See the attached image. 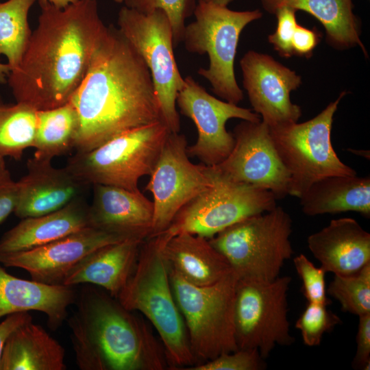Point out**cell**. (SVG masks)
Segmentation results:
<instances>
[{"instance_id": "cell-18", "label": "cell", "mask_w": 370, "mask_h": 370, "mask_svg": "<svg viewBox=\"0 0 370 370\" xmlns=\"http://www.w3.org/2000/svg\"><path fill=\"white\" fill-rule=\"evenodd\" d=\"M153 217V201L140 191L93 185L92 202L88 207L89 226L123 239L145 241L151 235Z\"/></svg>"}, {"instance_id": "cell-11", "label": "cell", "mask_w": 370, "mask_h": 370, "mask_svg": "<svg viewBox=\"0 0 370 370\" xmlns=\"http://www.w3.org/2000/svg\"><path fill=\"white\" fill-rule=\"evenodd\" d=\"M212 184L184 206L163 232H187L210 238L235 223L273 209L276 198L263 188L234 181L208 166Z\"/></svg>"}, {"instance_id": "cell-13", "label": "cell", "mask_w": 370, "mask_h": 370, "mask_svg": "<svg viewBox=\"0 0 370 370\" xmlns=\"http://www.w3.org/2000/svg\"><path fill=\"white\" fill-rule=\"evenodd\" d=\"M186 136L170 132L145 189L153 195L151 235L164 232L178 211L213 183L208 166L192 163Z\"/></svg>"}, {"instance_id": "cell-12", "label": "cell", "mask_w": 370, "mask_h": 370, "mask_svg": "<svg viewBox=\"0 0 370 370\" xmlns=\"http://www.w3.org/2000/svg\"><path fill=\"white\" fill-rule=\"evenodd\" d=\"M291 282L289 276L271 282L238 277L234 324L238 349H256L265 359L276 345L293 343L288 319Z\"/></svg>"}, {"instance_id": "cell-2", "label": "cell", "mask_w": 370, "mask_h": 370, "mask_svg": "<svg viewBox=\"0 0 370 370\" xmlns=\"http://www.w3.org/2000/svg\"><path fill=\"white\" fill-rule=\"evenodd\" d=\"M38 4V25L7 81L16 102L42 110L69 101L108 27L97 0H77L63 8L45 0Z\"/></svg>"}, {"instance_id": "cell-31", "label": "cell", "mask_w": 370, "mask_h": 370, "mask_svg": "<svg viewBox=\"0 0 370 370\" xmlns=\"http://www.w3.org/2000/svg\"><path fill=\"white\" fill-rule=\"evenodd\" d=\"M327 292L345 312L358 317L370 313V263L352 274H334Z\"/></svg>"}, {"instance_id": "cell-32", "label": "cell", "mask_w": 370, "mask_h": 370, "mask_svg": "<svg viewBox=\"0 0 370 370\" xmlns=\"http://www.w3.org/2000/svg\"><path fill=\"white\" fill-rule=\"evenodd\" d=\"M125 6L144 14L162 10L171 23L174 47L183 39L185 21L193 14L195 0H123Z\"/></svg>"}, {"instance_id": "cell-16", "label": "cell", "mask_w": 370, "mask_h": 370, "mask_svg": "<svg viewBox=\"0 0 370 370\" xmlns=\"http://www.w3.org/2000/svg\"><path fill=\"white\" fill-rule=\"evenodd\" d=\"M240 66L250 103L264 123L273 127L297 122L301 109L290 97L301 83L295 71L272 56L253 50L245 53Z\"/></svg>"}, {"instance_id": "cell-14", "label": "cell", "mask_w": 370, "mask_h": 370, "mask_svg": "<svg viewBox=\"0 0 370 370\" xmlns=\"http://www.w3.org/2000/svg\"><path fill=\"white\" fill-rule=\"evenodd\" d=\"M176 106L182 114L193 121L197 130V141L187 147L188 156L197 158L206 166L221 163L234 147V136L225 127L229 119L261 121L260 116L250 109L211 95L192 76L184 78V85L177 95Z\"/></svg>"}, {"instance_id": "cell-21", "label": "cell", "mask_w": 370, "mask_h": 370, "mask_svg": "<svg viewBox=\"0 0 370 370\" xmlns=\"http://www.w3.org/2000/svg\"><path fill=\"white\" fill-rule=\"evenodd\" d=\"M77 295L74 286L19 278L0 266V319L16 312L38 311L46 315L49 328L55 331L66 320L68 308L75 303Z\"/></svg>"}, {"instance_id": "cell-38", "label": "cell", "mask_w": 370, "mask_h": 370, "mask_svg": "<svg viewBox=\"0 0 370 370\" xmlns=\"http://www.w3.org/2000/svg\"><path fill=\"white\" fill-rule=\"evenodd\" d=\"M356 352L352 361L355 369L369 370L370 365V313L359 316Z\"/></svg>"}, {"instance_id": "cell-26", "label": "cell", "mask_w": 370, "mask_h": 370, "mask_svg": "<svg viewBox=\"0 0 370 370\" xmlns=\"http://www.w3.org/2000/svg\"><path fill=\"white\" fill-rule=\"evenodd\" d=\"M308 216L356 212L370 217V177L335 175L317 181L299 198Z\"/></svg>"}, {"instance_id": "cell-33", "label": "cell", "mask_w": 370, "mask_h": 370, "mask_svg": "<svg viewBox=\"0 0 370 370\" xmlns=\"http://www.w3.org/2000/svg\"><path fill=\"white\" fill-rule=\"evenodd\" d=\"M326 306L321 304L308 302L304 310L296 321L295 326L300 331L306 345H319L323 334L341 322L340 317Z\"/></svg>"}, {"instance_id": "cell-36", "label": "cell", "mask_w": 370, "mask_h": 370, "mask_svg": "<svg viewBox=\"0 0 370 370\" xmlns=\"http://www.w3.org/2000/svg\"><path fill=\"white\" fill-rule=\"evenodd\" d=\"M296 11L291 7L284 5L276 9L273 13L277 17V27L273 34L268 36V41L278 53L284 58H289L293 55L292 39L298 24Z\"/></svg>"}, {"instance_id": "cell-42", "label": "cell", "mask_w": 370, "mask_h": 370, "mask_svg": "<svg viewBox=\"0 0 370 370\" xmlns=\"http://www.w3.org/2000/svg\"><path fill=\"white\" fill-rule=\"evenodd\" d=\"M49 1L52 5L63 8L67 5H69L71 3L76 2L77 0H45Z\"/></svg>"}, {"instance_id": "cell-17", "label": "cell", "mask_w": 370, "mask_h": 370, "mask_svg": "<svg viewBox=\"0 0 370 370\" xmlns=\"http://www.w3.org/2000/svg\"><path fill=\"white\" fill-rule=\"evenodd\" d=\"M123 240L88 226L36 248L0 254V262L26 271L33 280L62 285L69 272L86 256L102 246Z\"/></svg>"}, {"instance_id": "cell-9", "label": "cell", "mask_w": 370, "mask_h": 370, "mask_svg": "<svg viewBox=\"0 0 370 370\" xmlns=\"http://www.w3.org/2000/svg\"><path fill=\"white\" fill-rule=\"evenodd\" d=\"M346 94L343 91L307 121L269 127L274 147L289 174V195L299 198L312 184L327 177L357 175L340 160L331 143L334 116Z\"/></svg>"}, {"instance_id": "cell-41", "label": "cell", "mask_w": 370, "mask_h": 370, "mask_svg": "<svg viewBox=\"0 0 370 370\" xmlns=\"http://www.w3.org/2000/svg\"><path fill=\"white\" fill-rule=\"evenodd\" d=\"M11 72V67L8 64L0 62V84H5Z\"/></svg>"}, {"instance_id": "cell-4", "label": "cell", "mask_w": 370, "mask_h": 370, "mask_svg": "<svg viewBox=\"0 0 370 370\" xmlns=\"http://www.w3.org/2000/svg\"><path fill=\"white\" fill-rule=\"evenodd\" d=\"M162 244L161 234L141 243L134 269L116 299L127 309L139 312L149 320L161 339L169 369L180 370L195 365L196 361L173 293Z\"/></svg>"}, {"instance_id": "cell-40", "label": "cell", "mask_w": 370, "mask_h": 370, "mask_svg": "<svg viewBox=\"0 0 370 370\" xmlns=\"http://www.w3.org/2000/svg\"><path fill=\"white\" fill-rule=\"evenodd\" d=\"M32 321L29 312H16L6 316L0 323V362L3 349L9 336L18 327Z\"/></svg>"}, {"instance_id": "cell-10", "label": "cell", "mask_w": 370, "mask_h": 370, "mask_svg": "<svg viewBox=\"0 0 370 370\" xmlns=\"http://www.w3.org/2000/svg\"><path fill=\"white\" fill-rule=\"evenodd\" d=\"M117 24L150 71L162 121L170 132H180L176 97L184 85V78L175 58L169 18L162 10L144 14L123 6L119 12Z\"/></svg>"}, {"instance_id": "cell-24", "label": "cell", "mask_w": 370, "mask_h": 370, "mask_svg": "<svg viewBox=\"0 0 370 370\" xmlns=\"http://www.w3.org/2000/svg\"><path fill=\"white\" fill-rule=\"evenodd\" d=\"M88 207L79 197L56 211L22 219L0 238V254L36 248L89 226Z\"/></svg>"}, {"instance_id": "cell-3", "label": "cell", "mask_w": 370, "mask_h": 370, "mask_svg": "<svg viewBox=\"0 0 370 370\" xmlns=\"http://www.w3.org/2000/svg\"><path fill=\"white\" fill-rule=\"evenodd\" d=\"M66 319L81 370H164L160 345L144 319L106 291L85 284Z\"/></svg>"}, {"instance_id": "cell-34", "label": "cell", "mask_w": 370, "mask_h": 370, "mask_svg": "<svg viewBox=\"0 0 370 370\" xmlns=\"http://www.w3.org/2000/svg\"><path fill=\"white\" fill-rule=\"evenodd\" d=\"M295 270L302 281L301 292L308 302L328 306L331 301L327 297L325 286L326 271L317 267L304 254L293 258Z\"/></svg>"}, {"instance_id": "cell-39", "label": "cell", "mask_w": 370, "mask_h": 370, "mask_svg": "<svg viewBox=\"0 0 370 370\" xmlns=\"http://www.w3.org/2000/svg\"><path fill=\"white\" fill-rule=\"evenodd\" d=\"M320 41V34L316 29H310L297 24L292 39L293 55L308 58Z\"/></svg>"}, {"instance_id": "cell-43", "label": "cell", "mask_w": 370, "mask_h": 370, "mask_svg": "<svg viewBox=\"0 0 370 370\" xmlns=\"http://www.w3.org/2000/svg\"><path fill=\"white\" fill-rule=\"evenodd\" d=\"M206 2H212L223 6H227L234 0H198Z\"/></svg>"}, {"instance_id": "cell-29", "label": "cell", "mask_w": 370, "mask_h": 370, "mask_svg": "<svg viewBox=\"0 0 370 370\" xmlns=\"http://www.w3.org/2000/svg\"><path fill=\"white\" fill-rule=\"evenodd\" d=\"M37 111L21 102L6 104L0 100V159L19 160L33 147Z\"/></svg>"}, {"instance_id": "cell-8", "label": "cell", "mask_w": 370, "mask_h": 370, "mask_svg": "<svg viewBox=\"0 0 370 370\" xmlns=\"http://www.w3.org/2000/svg\"><path fill=\"white\" fill-rule=\"evenodd\" d=\"M195 20L185 26L183 39L190 53L208 54V69L198 74L208 80L213 92L224 101L238 104L243 99L234 73V60L240 35L252 21L260 19V10L234 11L227 6L198 1Z\"/></svg>"}, {"instance_id": "cell-22", "label": "cell", "mask_w": 370, "mask_h": 370, "mask_svg": "<svg viewBox=\"0 0 370 370\" xmlns=\"http://www.w3.org/2000/svg\"><path fill=\"white\" fill-rule=\"evenodd\" d=\"M143 241L125 239L92 251L69 272L62 285L98 286L116 299L134 269Z\"/></svg>"}, {"instance_id": "cell-37", "label": "cell", "mask_w": 370, "mask_h": 370, "mask_svg": "<svg viewBox=\"0 0 370 370\" xmlns=\"http://www.w3.org/2000/svg\"><path fill=\"white\" fill-rule=\"evenodd\" d=\"M17 192V183L12 178L5 159H0V224L14 212Z\"/></svg>"}, {"instance_id": "cell-44", "label": "cell", "mask_w": 370, "mask_h": 370, "mask_svg": "<svg viewBox=\"0 0 370 370\" xmlns=\"http://www.w3.org/2000/svg\"><path fill=\"white\" fill-rule=\"evenodd\" d=\"M348 150L353 153L369 159V151L364 150H354L352 149H349Z\"/></svg>"}, {"instance_id": "cell-15", "label": "cell", "mask_w": 370, "mask_h": 370, "mask_svg": "<svg viewBox=\"0 0 370 370\" xmlns=\"http://www.w3.org/2000/svg\"><path fill=\"white\" fill-rule=\"evenodd\" d=\"M232 135L231 152L214 166L234 181L271 192L276 199L289 195V174L274 147L269 127L262 121L243 120Z\"/></svg>"}, {"instance_id": "cell-30", "label": "cell", "mask_w": 370, "mask_h": 370, "mask_svg": "<svg viewBox=\"0 0 370 370\" xmlns=\"http://www.w3.org/2000/svg\"><path fill=\"white\" fill-rule=\"evenodd\" d=\"M35 0L0 1V54L8 60L11 71L20 64L32 31L28 14Z\"/></svg>"}, {"instance_id": "cell-45", "label": "cell", "mask_w": 370, "mask_h": 370, "mask_svg": "<svg viewBox=\"0 0 370 370\" xmlns=\"http://www.w3.org/2000/svg\"><path fill=\"white\" fill-rule=\"evenodd\" d=\"M112 1L117 3H123V0H112Z\"/></svg>"}, {"instance_id": "cell-35", "label": "cell", "mask_w": 370, "mask_h": 370, "mask_svg": "<svg viewBox=\"0 0 370 370\" xmlns=\"http://www.w3.org/2000/svg\"><path fill=\"white\" fill-rule=\"evenodd\" d=\"M256 349H238L184 370H260L266 367Z\"/></svg>"}, {"instance_id": "cell-27", "label": "cell", "mask_w": 370, "mask_h": 370, "mask_svg": "<svg viewBox=\"0 0 370 370\" xmlns=\"http://www.w3.org/2000/svg\"><path fill=\"white\" fill-rule=\"evenodd\" d=\"M261 3L271 14L284 5L304 11L322 24L326 40L332 47L345 50L358 46L367 56L360 38V23L354 13L352 0H261Z\"/></svg>"}, {"instance_id": "cell-7", "label": "cell", "mask_w": 370, "mask_h": 370, "mask_svg": "<svg viewBox=\"0 0 370 370\" xmlns=\"http://www.w3.org/2000/svg\"><path fill=\"white\" fill-rule=\"evenodd\" d=\"M170 133L162 121L125 132L85 152H76L65 167L86 185L102 184L140 191Z\"/></svg>"}, {"instance_id": "cell-28", "label": "cell", "mask_w": 370, "mask_h": 370, "mask_svg": "<svg viewBox=\"0 0 370 370\" xmlns=\"http://www.w3.org/2000/svg\"><path fill=\"white\" fill-rule=\"evenodd\" d=\"M79 119L71 101L58 108L37 111L34 157L49 160L74 148Z\"/></svg>"}, {"instance_id": "cell-19", "label": "cell", "mask_w": 370, "mask_h": 370, "mask_svg": "<svg viewBox=\"0 0 370 370\" xmlns=\"http://www.w3.org/2000/svg\"><path fill=\"white\" fill-rule=\"evenodd\" d=\"M27 173L17 183L14 213L21 219L46 214L79 197L86 186L65 166L57 168L51 160L33 156L27 162Z\"/></svg>"}, {"instance_id": "cell-25", "label": "cell", "mask_w": 370, "mask_h": 370, "mask_svg": "<svg viewBox=\"0 0 370 370\" xmlns=\"http://www.w3.org/2000/svg\"><path fill=\"white\" fill-rule=\"evenodd\" d=\"M65 349L40 325L29 321L4 345L0 370H65Z\"/></svg>"}, {"instance_id": "cell-5", "label": "cell", "mask_w": 370, "mask_h": 370, "mask_svg": "<svg viewBox=\"0 0 370 370\" xmlns=\"http://www.w3.org/2000/svg\"><path fill=\"white\" fill-rule=\"evenodd\" d=\"M293 221L281 206L245 218L208 238L238 278L271 282L293 254Z\"/></svg>"}, {"instance_id": "cell-23", "label": "cell", "mask_w": 370, "mask_h": 370, "mask_svg": "<svg viewBox=\"0 0 370 370\" xmlns=\"http://www.w3.org/2000/svg\"><path fill=\"white\" fill-rule=\"evenodd\" d=\"M160 234L162 253L168 266L195 286L212 285L233 271L207 238L187 232L173 236L164 232Z\"/></svg>"}, {"instance_id": "cell-6", "label": "cell", "mask_w": 370, "mask_h": 370, "mask_svg": "<svg viewBox=\"0 0 370 370\" xmlns=\"http://www.w3.org/2000/svg\"><path fill=\"white\" fill-rule=\"evenodd\" d=\"M169 270L195 365L237 350L234 324L236 272L232 271L212 285L199 286L186 282L169 267Z\"/></svg>"}, {"instance_id": "cell-1", "label": "cell", "mask_w": 370, "mask_h": 370, "mask_svg": "<svg viewBox=\"0 0 370 370\" xmlns=\"http://www.w3.org/2000/svg\"><path fill=\"white\" fill-rule=\"evenodd\" d=\"M69 101L79 119L77 152L90 151L125 132L162 121L147 66L112 25L99 40Z\"/></svg>"}, {"instance_id": "cell-20", "label": "cell", "mask_w": 370, "mask_h": 370, "mask_svg": "<svg viewBox=\"0 0 370 370\" xmlns=\"http://www.w3.org/2000/svg\"><path fill=\"white\" fill-rule=\"evenodd\" d=\"M307 244L326 273L352 274L370 263V234L352 218L332 220L310 234Z\"/></svg>"}]
</instances>
